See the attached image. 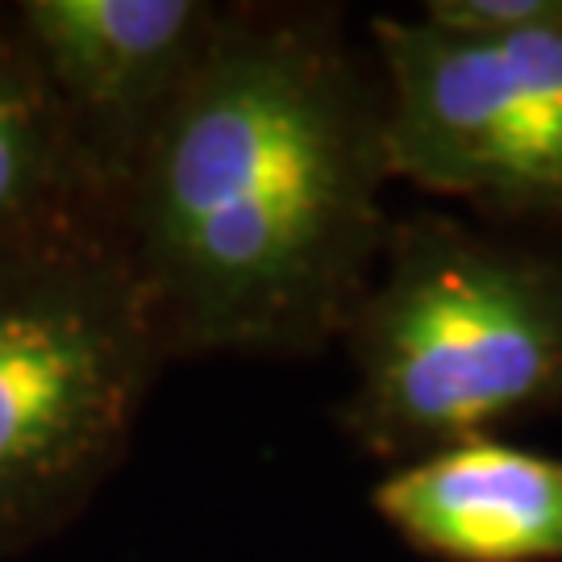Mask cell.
Masks as SVG:
<instances>
[{
	"label": "cell",
	"mask_w": 562,
	"mask_h": 562,
	"mask_svg": "<svg viewBox=\"0 0 562 562\" xmlns=\"http://www.w3.org/2000/svg\"><path fill=\"white\" fill-rule=\"evenodd\" d=\"M213 0H18L13 13L97 188L125 183L222 25Z\"/></svg>",
	"instance_id": "5b68a950"
},
{
	"label": "cell",
	"mask_w": 562,
	"mask_h": 562,
	"mask_svg": "<svg viewBox=\"0 0 562 562\" xmlns=\"http://www.w3.org/2000/svg\"><path fill=\"white\" fill-rule=\"evenodd\" d=\"M355 371L338 429L359 454L413 462L562 408V259L459 217H392L341 329Z\"/></svg>",
	"instance_id": "7a4b0ae2"
},
{
	"label": "cell",
	"mask_w": 562,
	"mask_h": 562,
	"mask_svg": "<svg viewBox=\"0 0 562 562\" xmlns=\"http://www.w3.org/2000/svg\"><path fill=\"white\" fill-rule=\"evenodd\" d=\"M392 183L562 229V9L513 34L367 21Z\"/></svg>",
	"instance_id": "277c9868"
},
{
	"label": "cell",
	"mask_w": 562,
	"mask_h": 562,
	"mask_svg": "<svg viewBox=\"0 0 562 562\" xmlns=\"http://www.w3.org/2000/svg\"><path fill=\"white\" fill-rule=\"evenodd\" d=\"M371 508L425 559L562 562V459L501 438L392 467Z\"/></svg>",
	"instance_id": "8992f818"
},
{
	"label": "cell",
	"mask_w": 562,
	"mask_h": 562,
	"mask_svg": "<svg viewBox=\"0 0 562 562\" xmlns=\"http://www.w3.org/2000/svg\"><path fill=\"white\" fill-rule=\"evenodd\" d=\"M113 241V213L42 80L13 4H0V259Z\"/></svg>",
	"instance_id": "52a82bcc"
},
{
	"label": "cell",
	"mask_w": 562,
	"mask_h": 562,
	"mask_svg": "<svg viewBox=\"0 0 562 562\" xmlns=\"http://www.w3.org/2000/svg\"><path fill=\"white\" fill-rule=\"evenodd\" d=\"M162 367L113 241L0 259V559L80 521L130 454Z\"/></svg>",
	"instance_id": "3957f363"
},
{
	"label": "cell",
	"mask_w": 562,
	"mask_h": 562,
	"mask_svg": "<svg viewBox=\"0 0 562 562\" xmlns=\"http://www.w3.org/2000/svg\"><path fill=\"white\" fill-rule=\"evenodd\" d=\"M383 83L338 4H225L113 213L171 359H313L383 255Z\"/></svg>",
	"instance_id": "6da1fadb"
}]
</instances>
